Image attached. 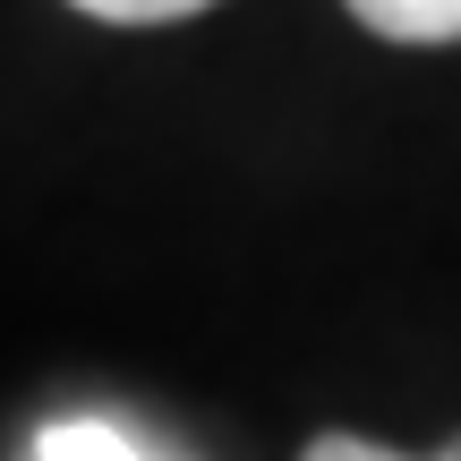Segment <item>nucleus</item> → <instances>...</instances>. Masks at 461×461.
<instances>
[{
    "label": "nucleus",
    "instance_id": "f257e3e1",
    "mask_svg": "<svg viewBox=\"0 0 461 461\" xmlns=\"http://www.w3.org/2000/svg\"><path fill=\"white\" fill-rule=\"evenodd\" d=\"M350 17L384 43H461V0H350Z\"/></svg>",
    "mask_w": 461,
    "mask_h": 461
},
{
    "label": "nucleus",
    "instance_id": "7ed1b4c3",
    "mask_svg": "<svg viewBox=\"0 0 461 461\" xmlns=\"http://www.w3.org/2000/svg\"><path fill=\"white\" fill-rule=\"evenodd\" d=\"M68 9L103 17V26H171V17H197L214 0H68Z\"/></svg>",
    "mask_w": 461,
    "mask_h": 461
},
{
    "label": "nucleus",
    "instance_id": "f03ea898",
    "mask_svg": "<svg viewBox=\"0 0 461 461\" xmlns=\"http://www.w3.org/2000/svg\"><path fill=\"white\" fill-rule=\"evenodd\" d=\"M34 461H163V453H146L129 428H112V419H51V428L34 436Z\"/></svg>",
    "mask_w": 461,
    "mask_h": 461
},
{
    "label": "nucleus",
    "instance_id": "20e7f679",
    "mask_svg": "<svg viewBox=\"0 0 461 461\" xmlns=\"http://www.w3.org/2000/svg\"><path fill=\"white\" fill-rule=\"evenodd\" d=\"M299 461H411V453H393V445H367V436H342V428H333V436H316V445L299 453ZM436 461H461V436H453V445L436 453Z\"/></svg>",
    "mask_w": 461,
    "mask_h": 461
}]
</instances>
